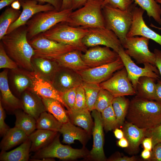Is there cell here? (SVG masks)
Wrapping results in <instances>:
<instances>
[{
	"mask_svg": "<svg viewBox=\"0 0 161 161\" xmlns=\"http://www.w3.org/2000/svg\"><path fill=\"white\" fill-rule=\"evenodd\" d=\"M25 25L6 34L0 40L8 55L18 66L27 71H34L32 59L35 51L28 42Z\"/></svg>",
	"mask_w": 161,
	"mask_h": 161,
	"instance_id": "6da1fadb",
	"label": "cell"
},
{
	"mask_svg": "<svg viewBox=\"0 0 161 161\" xmlns=\"http://www.w3.org/2000/svg\"><path fill=\"white\" fill-rule=\"evenodd\" d=\"M126 117L140 128H152L161 124V103L136 96L130 101Z\"/></svg>",
	"mask_w": 161,
	"mask_h": 161,
	"instance_id": "7a4b0ae2",
	"label": "cell"
},
{
	"mask_svg": "<svg viewBox=\"0 0 161 161\" xmlns=\"http://www.w3.org/2000/svg\"><path fill=\"white\" fill-rule=\"evenodd\" d=\"M103 1L87 0L82 7L72 11L67 23L87 29L105 27L102 11Z\"/></svg>",
	"mask_w": 161,
	"mask_h": 161,
	"instance_id": "3957f363",
	"label": "cell"
},
{
	"mask_svg": "<svg viewBox=\"0 0 161 161\" xmlns=\"http://www.w3.org/2000/svg\"><path fill=\"white\" fill-rule=\"evenodd\" d=\"M72 11V9L60 11L55 9L37 13L25 24L28 40L47 31L60 23H68Z\"/></svg>",
	"mask_w": 161,
	"mask_h": 161,
	"instance_id": "277c9868",
	"label": "cell"
},
{
	"mask_svg": "<svg viewBox=\"0 0 161 161\" xmlns=\"http://www.w3.org/2000/svg\"><path fill=\"white\" fill-rule=\"evenodd\" d=\"M88 31L87 29L73 27L62 22L40 34L49 39L75 47L85 52L87 47L83 44L82 39Z\"/></svg>",
	"mask_w": 161,
	"mask_h": 161,
	"instance_id": "5b68a950",
	"label": "cell"
},
{
	"mask_svg": "<svg viewBox=\"0 0 161 161\" xmlns=\"http://www.w3.org/2000/svg\"><path fill=\"white\" fill-rule=\"evenodd\" d=\"M134 4L126 10L108 5H105L102 7L105 27L114 33L120 41L122 46L125 42L131 24V10Z\"/></svg>",
	"mask_w": 161,
	"mask_h": 161,
	"instance_id": "8992f818",
	"label": "cell"
},
{
	"mask_svg": "<svg viewBox=\"0 0 161 161\" xmlns=\"http://www.w3.org/2000/svg\"><path fill=\"white\" fill-rule=\"evenodd\" d=\"M58 134L47 145L36 152L31 157L33 159L57 158L63 160H73L88 157L89 153L85 148L75 149L68 145L62 144Z\"/></svg>",
	"mask_w": 161,
	"mask_h": 161,
	"instance_id": "52a82bcc",
	"label": "cell"
},
{
	"mask_svg": "<svg viewBox=\"0 0 161 161\" xmlns=\"http://www.w3.org/2000/svg\"><path fill=\"white\" fill-rule=\"evenodd\" d=\"M28 41L34 50L35 57L54 59L69 52L79 50L75 47L47 38L40 34Z\"/></svg>",
	"mask_w": 161,
	"mask_h": 161,
	"instance_id": "ba28073f",
	"label": "cell"
},
{
	"mask_svg": "<svg viewBox=\"0 0 161 161\" xmlns=\"http://www.w3.org/2000/svg\"><path fill=\"white\" fill-rule=\"evenodd\" d=\"M149 39L138 36L127 37L122 47L125 52L138 64L155 65V55L148 48Z\"/></svg>",
	"mask_w": 161,
	"mask_h": 161,
	"instance_id": "9c48e42d",
	"label": "cell"
},
{
	"mask_svg": "<svg viewBox=\"0 0 161 161\" xmlns=\"http://www.w3.org/2000/svg\"><path fill=\"white\" fill-rule=\"evenodd\" d=\"M88 30L87 33L82 39L83 44L87 48L103 45L110 48L118 53L122 47L120 41L114 33L106 28Z\"/></svg>",
	"mask_w": 161,
	"mask_h": 161,
	"instance_id": "30bf717a",
	"label": "cell"
},
{
	"mask_svg": "<svg viewBox=\"0 0 161 161\" xmlns=\"http://www.w3.org/2000/svg\"><path fill=\"white\" fill-rule=\"evenodd\" d=\"M118 53L126 69L128 78L136 91L140 77L145 76L154 78L157 80L159 79V72L155 66L150 63H145L144 64L143 68L139 66L125 52L123 47L120 48Z\"/></svg>",
	"mask_w": 161,
	"mask_h": 161,
	"instance_id": "8fae6325",
	"label": "cell"
},
{
	"mask_svg": "<svg viewBox=\"0 0 161 161\" xmlns=\"http://www.w3.org/2000/svg\"><path fill=\"white\" fill-rule=\"evenodd\" d=\"M99 85L101 88L109 91L114 97L136 95V91L128 78L124 67Z\"/></svg>",
	"mask_w": 161,
	"mask_h": 161,
	"instance_id": "7c38bea8",
	"label": "cell"
},
{
	"mask_svg": "<svg viewBox=\"0 0 161 161\" xmlns=\"http://www.w3.org/2000/svg\"><path fill=\"white\" fill-rule=\"evenodd\" d=\"M124 67L119 57L116 61L99 66L78 72L83 82L100 84L112 76L114 72Z\"/></svg>",
	"mask_w": 161,
	"mask_h": 161,
	"instance_id": "4fadbf2b",
	"label": "cell"
},
{
	"mask_svg": "<svg viewBox=\"0 0 161 161\" xmlns=\"http://www.w3.org/2000/svg\"><path fill=\"white\" fill-rule=\"evenodd\" d=\"M137 5L134 3L132 9V22L127 37L143 36L154 41L161 46V35L147 26L143 18L145 11Z\"/></svg>",
	"mask_w": 161,
	"mask_h": 161,
	"instance_id": "5bb4252c",
	"label": "cell"
},
{
	"mask_svg": "<svg viewBox=\"0 0 161 161\" xmlns=\"http://www.w3.org/2000/svg\"><path fill=\"white\" fill-rule=\"evenodd\" d=\"M82 58L87 66L93 68L114 61L119 57L117 53L109 47L97 46L91 47L83 54Z\"/></svg>",
	"mask_w": 161,
	"mask_h": 161,
	"instance_id": "9a60e30c",
	"label": "cell"
},
{
	"mask_svg": "<svg viewBox=\"0 0 161 161\" xmlns=\"http://www.w3.org/2000/svg\"><path fill=\"white\" fill-rule=\"evenodd\" d=\"M92 111V116L94 120L92 129L93 144L88 157L96 161H104L106 157L103 150V127L101 113L95 109Z\"/></svg>",
	"mask_w": 161,
	"mask_h": 161,
	"instance_id": "2e32d148",
	"label": "cell"
},
{
	"mask_svg": "<svg viewBox=\"0 0 161 161\" xmlns=\"http://www.w3.org/2000/svg\"><path fill=\"white\" fill-rule=\"evenodd\" d=\"M29 73L32 80V85L29 89L41 98H52L58 100L69 111L62 98L61 93L55 88L51 82L35 71L29 72Z\"/></svg>",
	"mask_w": 161,
	"mask_h": 161,
	"instance_id": "e0dca14e",
	"label": "cell"
},
{
	"mask_svg": "<svg viewBox=\"0 0 161 161\" xmlns=\"http://www.w3.org/2000/svg\"><path fill=\"white\" fill-rule=\"evenodd\" d=\"M20 2L22 11L18 19L10 26L7 34L25 25L27 22L37 13L55 9L50 4H40L35 0H22Z\"/></svg>",
	"mask_w": 161,
	"mask_h": 161,
	"instance_id": "ac0fdd59",
	"label": "cell"
},
{
	"mask_svg": "<svg viewBox=\"0 0 161 161\" xmlns=\"http://www.w3.org/2000/svg\"><path fill=\"white\" fill-rule=\"evenodd\" d=\"M83 82L81 77L78 72L61 66L51 81L55 88L61 94L81 85Z\"/></svg>",
	"mask_w": 161,
	"mask_h": 161,
	"instance_id": "d6986e66",
	"label": "cell"
},
{
	"mask_svg": "<svg viewBox=\"0 0 161 161\" xmlns=\"http://www.w3.org/2000/svg\"><path fill=\"white\" fill-rule=\"evenodd\" d=\"M21 100L22 109L36 120L42 113L47 111L42 98L29 89L22 93Z\"/></svg>",
	"mask_w": 161,
	"mask_h": 161,
	"instance_id": "ffe728a7",
	"label": "cell"
},
{
	"mask_svg": "<svg viewBox=\"0 0 161 161\" xmlns=\"http://www.w3.org/2000/svg\"><path fill=\"white\" fill-rule=\"evenodd\" d=\"M7 69L0 73V90L1 94L0 101L5 108L13 112L18 109H22L21 100L16 97L11 91L7 79Z\"/></svg>",
	"mask_w": 161,
	"mask_h": 161,
	"instance_id": "44dd1931",
	"label": "cell"
},
{
	"mask_svg": "<svg viewBox=\"0 0 161 161\" xmlns=\"http://www.w3.org/2000/svg\"><path fill=\"white\" fill-rule=\"evenodd\" d=\"M32 63L34 71L51 82L60 67L54 59L39 57L33 56Z\"/></svg>",
	"mask_w": 161,
	"mask_h": 161,
	"instance_id": "7402d4cb",
	"label": "cell"
},
{
	"mask_svg": "<svg viewBox=\"0 0 161 161\" xmlns=\"http://www.w3.org/2000/svg\"><path fill=\"white\" fill-rule=\"evenodd\" d=\"M82 51L73 50L60 56L54 60L60 66L78 72L89 68L83 60Z\"/></svg>",
	"mask_w": 161,
	"mask_h": 161,
	"instance_id": "603a6c76",
	"label": "cell"
},
{
	"mask_svg": "<svg viewBox=\"0 0 161 161\" xmlns=\"http://www.w3.org/2000/svg\"><path fill=\"white\" fill-rule=\"evenodd\" d=\"M59 132L63 135V143L68 144L74 143V141L77 140L84 145L89 134L85 130L75 126L70 121L62 124Z\"/></svg>",
	"mask_w": 161,
	"mask_h": 161,
	"instance_id": "cb8c5ba5",
	"label": "cell"
},
{
	"mask_svg": "<svg viewBox=\"0 0 161 161\" xmlns=\"http://www.w3.org/2000/svg\"><path fill=\"white\" fill-rule=\"evenodd\" d=\"M58 132L41 129L35 131L28 136L31 142L30 151L36 152L47 145L56 136Z\"/></svg>",
	"mask_w": 161,
	"mask_h": 161,
	"instance_id": "d4e9b609",
	"label": "cell"
},
{
	"mask_svg": "<svg viewBox=\"0 0 161 161\" xmlns=\"http://www.w3.org/2000/svg\"><path fill=\"white\" fill-rule=\"evenodd\" d=\"M28 137L24 131L16 127L10 128L3 135L0 143L1 151H6L23 143Z\"/></svg>",
	"mask_w": 161,
	"mask_h": 161,
	"instance_id": "484cf974",
	"label": "cell"
},
{
	"mask_svg": "<svg viewBox=\"0 0 161 161\" xmlns=\"http://www.w3.org/2000/svg\"><path fill=\"white\" fill-rule=\"evenodd\" d=\"M31 142L29 138L20 145L9 152L1 151L0 160L1 161H27L30 158Z\"/></svg>",
	"mask_w": 161,
	"mask_h": 161,
	"instance_id": "4316f807",
	"label": "cell"
},
{
	"mask_svg": "<svg viewBox=\"0 0 161 161\" xmlns=\"http://www.w3.org/2000/svg\"><path fill=\"white\" fill-rule=\"evenodd\" d=\"M90 111L87 109L68 111L69 121L73 124L83 128L90 134L93 129V122Z\"/></svg>",
	"mask_w": 161,
	"mask_h": 161,
	"instance_id": "83f0119b",
	"label": "cell"
},
{
	"mask_svg": "<svg viewBox=\"0 0 161 161\" xmlns=\"http://www.w3.org/2000/svg\"><path fill=\"white\" fill-rule=\"evenodd\" d=\"M156 79L149 77L142 76L138 81L136 96L145 99L154 100L156 90Z\"/></svg>",
	"mask_w": 161,
	"mask_h": 161,
	"instance_id": "f1b7e54d",
	"label": "cell"
},
{
	"mask_svg": "<svg viewBox=\"0 0 161 161\" xmlns=\"http://www.w3.org/2000/svg\"><path fill=\"white\" fill-rule=\"evenodd\" d=\"M146 129L140 128L128 122L123 128L124 137L127 139L129 145L133 150H136L143 140Z\"/></svg>",
	"mask_w": 161,
	"mask_h": 161,
	"instance_id": "f546056e",
	"label": "cell"
},
{
	"mask_svg": "<svg viewBox=\"0 0 161 161\" xmlns=\"http://www.w3.org/2000/svg\"><path fill=\"white\" fill-rule=\"evenodd\" d=\"M47 112L52 114L62 124L69 121L67 110L58 100L49 98H42Z\"/></svg>",
	"mask_w": 161,
	"mask_h": 161,
	"instance_id": "4dcf8cb0",
	"label": "cell"
},
{
	"mask_svg": "<svg viewBox=\"0 0 161 161\" xmlns=\"http://www.w3.org/2000/svg\"><path fill=\"white\" fill-rule=\"evenodd\" d=\"M21 109H18L14 112L16 118L15 126L21 129L28 136L36 129V120Z\"/></svg>",
	"mask_w": 161,
	"mask_h": 161,
	"instance_id": "1f68e13d",
	"label": "cell"
},
{
	"mask_svg": "<svg viewBox=\"0 0 161 161\" xmlns=\"http://www.w3.org/2000/svg\"><path fill=\"white\" fill-rule=\"evenodd\" d=\"M21 13L19 10L8 7L0 16V40L7 33L10 26L18 18Z\"/></svg>",
	"mask_w": 161,
	"mask_h": 161,
	"instance_id": "d6a6232c",
	"label": "cell"
},
{
	"mask_svg": "<svg viewBox=\"0 0 161 161\" xmlns=\"http://www.w3.org/2000/svg\"><path fill=\"white\" fill-rule=\"evenodd\" d=\"M134 3L146 11L148 16L152 17L161 25V7L156 0H131Z\"/></svg>",
	"mask_w": 161,
	"mask_h": 161,
	"instance_id": "836d02e7",
	"label": "cell"
},
{
	"mask_svg": "<svg viewBox=\"0 0 161 161\" xmlns=\"http://www.w3.org/2000/svg\"><path fill=\"white\" fill-rule=\"evenodd\" d=\"M62 124L47 111L42 113L36 120V129L59 131Z\"/></svg>",
	"mask_w": 161,
	"mask_h": 161,
	"instance_id": "e575fe53",
	"label": "cell"
},
{
	"mask_svg": "<svg viewBox=\"0 0 161 161\" xmlns=\"http://www.w3.org/2000/svg\"><path fill=\"white\" fill-rule=\"evenodd\" d=\"M130 101L125 96L114 97L112 105L119 126L122 125L126 116Z\"/></svg>",
	"mask_w": 161,
	"mask_h": 161,
	"instance_id": "d590c367",
	"label": "cell"
},
{
	"mask_svg": "<svg viewBox=\"0 0 161 161\" xmlns=\"http://www.w3.org/2000/svg\"><path fill=\"white\" fill-rule=\"evenodd\" d=\"M82 86L85 91L87 108L92 111L94 109L95 104L101 87L99 84L84 82Z\"/></svg>",
	"mask_w": 161,
	"mask_h": 161,
	"instance_id": "8d00e7d4",
	"label": "cell"
},
{
	"mask_svg": "<svg viewBox=\"0 0 161 161\" xmlns=\"http://www.w3.org/2000/svg\"><path fill=\"white\" fill-rule=\"evenodd\" d=\"M101 113L103 127L106 131L115 129L119 126L112 104Z\"/></svg>",
	"mask_w": 161,
	"mask_h": 161,
	"instance_id": "74e56055",
	"label": "cell"
},
{
	"mask_svg": "<svg viewBox=\"0 0 161 161\" xmlns=\"http://www.w3.org/2000/svg\"><path fill=\"white\" fill-rule=\"evenodd\" d=\"M13 81L16 89L20 94L22 93L27 89H30L32 81L29 72H18L15 74Z\"/></svg>",
	"mask_w": 161,
	"mask_h": 161,
	"instance_id": "f35d334b",
	"label": "cell"
},
{
	"mask_svg": "<svg viewBox=\"0 0 161 161\" xmlns=\"http://www.w3.org/2000/svg\"><path fill=\"white\" fill-rule=\"evenodd\" d=\"M114 97L107 90L101 88L100 90L94 106V109L101 112L112 104Z\"/></svg>",
	"mask_w": 161,
	"mask_h": 161,
	"instance_id": "ab89813d",
	"label": "cell"
},
{
	"mask_svg": "<svg viewBox=\"0 0 161 161\" xmlns=\"http://www.w3.org/2000/svg\"><path fill=\"white\" fill-rule=\"evenodd\" d=\"M18 65L7 54L2 43H0V68L15 69Z\"/></svg>",
	"mask_w": 161,
	"mask_h": 161,
	"instance_id": "60d3db41",
	"label": "cell"
},
{
	"mask_svg": "<svg viewBox=\"0 0 161 161\" xmlns=\"http://www.w3.org/2000/svg\"><path fill=\"white\" fill-rule=\"evenodd\" d=\"M86 109H88L85 92L81 85L77 87L75 103L72 110H77Z\"/></svg>",
	"mask_w": 161,
	"mask_h": 161,
	"instance_id": "b9f144b4",
	"label": "cell"
},
{
	"mask_svg": "<svg viewBox=\"0 0 161 161\" xmlns=\"http://www.w3.org/2000/svg\"><path fill=\"white\" fill-rule=\"evenodd\" d=\"M133 3L131 0H104L103 7L108 5L122 10H126L132 6Z\"/></svg>",
	"mask_w": 161,
	"mask_h": 161,
	"instance_id": "7bdbcfd3",
	"label": "cell"
},
{
	"mask_svg": "<svg viewBox=\"0 0 161 161\" xmlns=\"http://www.w3.org/2000/svg\"><path fill=\"white\" fill-rule=\"evenodd\" d=\"M77 87L71 88L61 94L62 98L68 107L69 111L72 110L73 109L75 101Z\"/></svg>",
	"mask_w": 161,
	"mask_h": 161,
	"instance_id": "ee69618b",
	"label": "cell"
},
{
	"mask_svg": "<svg viewBox=\"0 0 161 161\" xmlns=\"http://www.w3.org/2000/svg\"><path fill=\"white\" fill-rule=\"evenodd\" d=\"M145 136L151 138L153 148L157 144L161 143V124L146 130Z\"/></svg>",
	"mask_w": 161,
	"mask_h": 161,
	"instance_id": "f6af8a7d",
	"label": "cell"
},
{
	"mask_svg": "<svg viewBox=\"0 0 161 161\" xmlns=\"http://www.w3.org/2000/svg\"><path fill=\"white\" fill-rule=\"evenodd\" d=\"M5 111L0 100V134L1 136H3L10 129L5 122Z\"/></svg>",
	"mask_w": 161,
	"mask_h": 161,
	"instance_id": "bcb514c9",
	"label": "cell"
},
{
	"mask_svg": "<svg viewBox=\"0 0 161 161\" xmlns=\"http://www.w3.org/2000/svg\"><path fill=\"white\" fill-rule=\"evenodd\" d=\"M150 158L152 161H161V143L153 147Z\"/></svg>",
	"mask_w": 161,
	"mask_h": 161,
	"instance_id": "7dc6e473",
	"label": "cell"
},
{
	"mask_svg": "<svg viewBox=\"0 0 161 161\" xmlns=\"http://www.w3.org/2000/svg\"><path fill=\"white\" fill-rule=\"evenodd\" d=\"M39 4H49L52 5L55 9L60 11L62 6L63 0H35Z\"/></svg>",
	"mask_w": 161,
	"mask_h": 161,
	"instance_id": "c3c4849f",
	"label": "cell"
},
{
	"mask_svg": "<svg viewBox=\"0 0 161 161\" xmlns=\"http://www.w3.org/2000/svg\"><path fill=\"white\" fill-rule=\"evenodd\" d=\"M154 52L155 55V65L159 71L161 79V50L155 49Z\"/></svg>",
	"mask_w": 161,
	"mask_h": 161,
	"instance_id": "681fc988",
	"label": "cell"
},
{
	"mask_svg": "<svg viewBox=\"0 0 161 161\" xmlns=\"http://www.w3.org/2000/svg\"><path fill=\"white\" fill-rule=\"evenodd\" d=\"M155 100L161 103V79L157 80L156 83Z\"/></svg>",
	"mask_w": 161,
	"mask_h": 161,
	"instance_id": "f907efd6",
	"label": "cell"
},
{
	"mask_svg": "<svg viewBox=\"0 0 161 161\" xmlns=\"http://www.w3.org/2000/svg\"><path fill=\"white\" fill-rule=\"evenodd\" d=\"M87 0H72V9L73 11L82 7Z\"/></svg>",
	"mask_w": 161,
	"mask_h": 161,
	"instance_id": "816d5d0a",
	"label": "cell"
},
{
	"mask_svg": "<svg viewBox=\"0 0 161 161\" xmlns=\"http://www.w3.org/2000/svg\"><path fill=\"white\" fill-rule=\"evenodd\" d=\"M142 143L144 149L151 151L153 148V143L151 137H147L143 139Z\"/></svg>",
	"mask_w": 161,
	"mask_h": 161,
	"instance_id": "f5cc1de1",
	"label": "cell"
},
{
	"mask_svg": "<svg viewBox=\"0 0 161 161\" xmlns=\"http://www.w3.org/2000/svg\"><path fill=\"white\" fill-rule=\"evenodd\" d=\"M72 0H63L61 10L72 9Z\"/></svg>",
	"mask_w": 161,
	"mask_h": 161,
	"instance_id": "db71d44e",
	"label": "cell"
},
{
	"mask_svg": "<svg viewBox=\"0 0 161 161\" xmlns=\"http://www.w3.org/2000/svg\"><path fill=\"white\" fill-rule=\"evenodd\" d=\"M135 160V158L134 156L131 157L127 156L119 157L111 160V161H134Z\"/></svg>",
	"mask_w": 161,
	"mask_h": 161,
	"instance_id": "11a10c76",
	"label": "cell"
},
{
	"mask_svg": "<svg viewBox=\"0 0 161 161\" xmlns=\"http://www.w3.org/2000/svg\"><path fill=\"white\" fill-rule=\"evenodd\" d=\"M18 0L20 1L22 0H1L0 1V10L11 4L14 1Z\"/></svg>",
	"mask_w": 161,
	"mask_h": 161,
	"instance_id": "9f6ffc18",
	"label": "cell"
},
{
	"mask_svg": "<svg viewBox=\"0 0 161 161\" xmlns=\"http://www.w3.org/2000/svg\"><path fill=\"white\" fill-rule=\"evenodd\" d=\"M118 145L122 148H126L129 146V143L127 139L123 137L119 140L118 142Z\"/></svg>",
	"mask_w": 161,
	"mask_h": 161,
	"instance_id": "6f0895ef",
	"label": "cell"
},
{
	"mask_svg": "<svg viewBox=\"0 0 161 161\" xmlns=\"http://www.w3.org/2000/svg\"><path fill=\"white\" fill-rule=\"evenodd\" d=\"M114 134L115 137L118 139L124 137L123 132L121 129L117 128L114 129Z\"/></svg>",
	"mask_w": 161,
	"mask_h": 161,
	"instance_id": "680465c9",
	"label": "cell"
},
{
	"mask_svg": "<svg viewBox=\"0 0 161 161\" xmlns=\"http://www.w3.org/2000/svg\"><path fill=\"white\" fill-rule=\"evenodd\" d=\"M151 151L144 149L141 153L142 157L145 160L150 158L151 156Z\"/></svg>",
	"mask_w": 161,
	"mask_h": 161,
	"instance_id": "91938a15",
	"label": "cell"
},
{
	"mask_svg": "<svg viewBox=\"0 0 161 161\" xmlns=\"http://www.w3.org/2000/svg\"><path fill=\"white\" fill-rule=\"evenodd\" d=\"M21 7L20 2L18 0L14 1L11 4V7L16 10H19Z\"/></svg>",
	"mask_w": 161,
	"mask_h": 161,
	"instance_id": "94428289",
	"label": "cell"
},
{
	"mask_svg": "<svg viewBox=\"0 0 161 161\" xmlns=\"http://www.w3.org/2000/svg\"><path fill=\"white\" fill-rule=\"evenodd\" d=\"M30 160L31 161H54V160L53 158H44L40 159H33L31 158L30 159Z\"/></svg>",
	"mask_w": 161,
	"mask_h": 161,
	"instance_id": "6125c7cd",
	"label": "cell"
},
{
	"mask_svg": "<svg viewBox=\"0 0 161 161\" xmlns=\"http://www.w3.org/2000/svg\"><path fill=\"white\" fill-rule=\"evenodd\" d=\"M156 1L159 4H161V0H156ZM150 26L151 27L155 28L159 30H161V27H157L152 24H151L150 25Z\"/></svg>",
	"mask_w": 161,
	"mask_h": 161,
	"instance_id": "be15d7a7",
	"label": "cell"
}]
</instances>
